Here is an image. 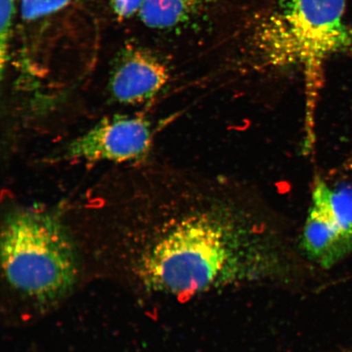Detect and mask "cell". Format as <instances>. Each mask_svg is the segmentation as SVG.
<instances>
[{
  "mask_svg": "<svg viewBox=\"0 0 352 352\" xmlns=\"http://www.w3.org/2000/svg\"><path fill=\"white\" fill-rule=\"evenodd\" d=\"M118 20L124 21L140 12L145 0H109Z\"/></svg>",
  "mask_w": 352,
  "mask_h": 352,
  "instance_id": "10",
  "label": "cell"
},
{
  "mask_svg": "<svg viewBox=\"0 0 352 352\" xmlns=\"http://www.w3.org/2000/svg\"><path fill=\"white\" fill-rule=\"evenodd\" d=\"M212 0H145L139 12L145 25L168 29L184 23L208 7Z\"/></svg>",
  "mask_w": 352,
  "mask_h": 352,
  "instance_id": "7",
  "label": "cell"
},
{
  "mask_svg": "<svg viewBox=\"0 0 352 352\" xmlns=\"http://www.w3.org/2000/svg\"><path fill=\"white\" fill-rule=\"evenodd\" d=\"M1 257L8 283L39 302L59 300L77 280L76 249L50 214L25 210L10 215L3 227Z\"/></svg>",
  "mask_w": 352,
  "mask_h": 352,
  "instance_id": "1",
  "label": "cell"
},
{
  "mask_svg": "<svg viewBox=\"0 0 352 352\" xmlns=\"http://www.w3.org/2000/svg\"><path fill=\"white\" fill-rule=\"evenodd\" d=\"M226 232L208 215L182 220L154 245L144 264L153 287L176 296L208 289L231 261Z\"/></svg>",
  "mask_w": 352,
  "mask_h": 352,
  "instance_id": "3",
  "label": "cell"
},
{
  "mask_svg": "<svg viewBox=\"0 0 352 352\" xmlns=\"http://www.w3.org/2000/svg\"><path fill=\"white\" fill-rule=\"evenodd\" d=\"M311 202L323 208L340 230L352 237V184H342L331 188L319 180Z\"/></svg>",
  "mask_w": 352,
  "mask_h": 352,
  "instance_id": "8",
  "label": "cell"
},
{
  "mask_svg": "<svg viewBox=\"0 0 352 352\" xmlns=\"http://www.w3.org/2000/svg\"><path fill=\"white\" fill-rule=\"evenodd\" d=\"M346 0H276L258 26L257 47L274 65H302L314 82L329 56L352 45Z\"/></svg>",
  "mask_w": 352,
  "mask_h": 352,
  "instance_id": "2",
  "label": "cell"
},
{
  "mask_svg": "<svg viewBox=\"0 0 352 352\" xmlns=\"http://www.w3.org/2000/svg\"><path fill=\"white\" fill-rule=\"evenodd\" d=\"M153 132L144 117L104 118L72 140L61 153L65 161L129 162L144 160L151 152Z\"/></svg>",
  "mask_w": 352,
  "mask_h": 352,
  "instance_id": "4",
  "label": "cell"
},
{
  "mask_svg": "<svg viewBox=\"0 0 352 352\" xmlns=\"http://www.w3.org/2000/svg\"><path fill=\"white\" fill-rule=\"evenodd\" d=\"M302 246L312 261L329 268L352 253V237L343 233L323 208L311 202Z\"/></svg>",
  "mask_w": 352,
  "mask_h": 352,
  "instance_id": "6",
  "label": "cell"
},
{
  "mask_svg": "<svg viewBox=\"0 0 352 352\" xmlns=\"http://www.w3.org/2000/svg\"><path fill=\"white\" fill-rule=\"evenodd\" d=\"M168 79V69L157 56L144 48L129 46L118 56L109 89L118 103L140 104L154 98Z\"/></svg>",
  "mask_w": 352,
  "mask_h": 352,
  "instance_id": "5",
  "label": "cell"
},
{
  "mask_svg": "<svg viewBox=\"0 0 352 352\" xmlns=\"http://www.w3.org/2000/svg\"><path fill=\"white\" fill-rule=\"evenodd\" d=\"M1 26H0V59L1 73L8 60V43L11 35L13 15L15 13V0H0Z\"/></svg>",
  "mask_w": 352,
  "mask_h": 352,
  "instance_id": "9",
  "label": "cell"
}]
</instances>
